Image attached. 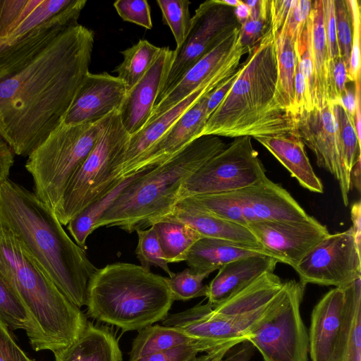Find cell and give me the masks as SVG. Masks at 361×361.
Segmentation results:
<instances>
[{"mask_svg": "<svg viewBox=\"0 0 361 361\" xmlns=\"http://www.w3.org/2000/svg\"><path fill=\"white\" fill-rule=\"evenodd\" d=\"M94 41L90 29L68 26L0 80V135L14 154L27 157L63 122L90 72Z\"/></svg>", "mask_w": 361, "mask_h": 361, "instance_id": "6da1fadb", "label": "cell"}, {"mask_svg": "<svg viewBox=\"0 0 361 361\" xmlns=\"http://www.w3.org/2000/svg\"><path fill=\"white\" fill-rule=\"evenodd\" d=\"M0 226L11 231L25 253L76 307L86 305L97 268L34 192L10 179L0 183Z\"/></svg>", "mask_w": 361, "mask_h": 361, "instance_id": "7a4b0ae2", "label": "cell"}, {"mask_svg": "<svg viewBox=\"0 0 361 361\" xmlns=\"http://www.w3.org/2000/svg\"><path fill=\"white\" fill-rule=\"evenodd\" d=\"M277 59L271 27L248 51L231 90L209 117L200 137L295 135L293 116L276 97Z\"/></svg>", "mask_w": 361, "mask_h": 361, "instance_id": "3957f363", "label": "cell"}, {"mask_svg": "<svg viewBox=\"0 0 361 361\" xmlns=\"http://www.w3.org/2000/svg\"><path fill=\"white\" fill-rule=\"evenodd\" d=\"M0 273L30 317L28 338L35 350L54 353L82 333L88 322L80 308L25 253L13 233L1 226Z\"/></svg>", "mask_w": 361, "mask_h": 361, "instance_id": "277c9868", "label": "cell"}, {"mask_svg": "<svg viewBox=\"0 0 361 361\" xmlns=\"http://www.w3.org/2000/svg\"><path fill=\"white\" fill-rule=\"evenodd\" d=\"M226 146L218 136H202L166 161L147 169L120 194L94 230L117 226L130 233L150 227L178 201L184 181Z\"/></svg>", "mask_w": 361, "mask_h": 361, "instance_id": "5b68a950", "label": "cell"}, {"mask_svg": "<svg viewBox=\"0 0 361 361\" xmlns=\"http://www.w3.org/2000/svg\"><path fill=\"white\" fill-rule=\"evenodd\" d=\"M173 299L165 277L131 263L97 269L89 283V316L123 331H140L162 321Z\"/></svg>", "mask_w": 361, "mask_h": 361, "instance_id": "8992f818", "label": "cell"}, {"mask_svg": "<svg viewBox=\"0 0 361 361\" xmlns=\"http://www.w3.org/2000/svg\"><path fill=\"white\" fill-rule=\"evenodd\" d=\"M102 121L61 123L27 156L25 166L33 180V192L54 214L69 183L94 147Z\"/></svg>", "mask_w": 361, "mask_h": 361, "instance_id": "52a82bcc", "label": "cell"}, {"mask_svg": "<svg viewBox=\"0 0 361 361\" xmlns=\"http://www.w3.org/2000/svg\"><path fill=\"white\" fill-rule=\"evenodd\" d=\"M308 337L312 361H361V277L319 300Z\"/></svg>", "mask_w": 361, "mask_h": 361, "instance_id": "ba28073f", "label": "cell"}, {"mask_svg": "<svg viewBox=\"0 0 361 361\" xmlns=\"http://www.w3.org/2000/svg\"><path fill=\"white\" fill-rule=\"evenodd\" d=\"M130 135L124 129L118 110L102 119L99 137L90 154L69 183L56 212L63 226L85 208L120 183L118 171Z\"/></svg>", "mask_w": 361, "mask_h": 361, "instance_id": "9c48e42d", "label": "cell"}, {"mask_svg": "<svg viewBox=\"0 0 361 361\" xmlns=\"http://www.w3.org/2000/svg\"><path fill=\"white\" fill-rule=\"evenodd\" d=\"M225 220L246 226L256 221H306L313 219L280 185L267 177L235 191L182 199Z\"/></svg>", "mask_w": 361, "mask_h": 361, "instance_id": "30bf717a", "label": "cell"}, {"mask_svg": "<svg viewBox=\"0 0 361 361\" xmlns=\"http://www.w3.org/2000/svg\"><path fill=\"white\" fill-rule=\"evenodd\" d=\"M305 286L295 280L284 282L268 313L250 331L247 341L263 361H309V337L300 313Z\"/></svg>", "mask_w": 361, "mask_h": 361, "instance_id": "8fae6325", "label": "cell"}, {"mask_svg": "<svg viewBox=\"0 0 361 361\" xmlns=\"http://www.w3.org/2000/svg\"><path fill=\"white\" fill-rule=\"evenodd\" d=\"M265 169L251 137H235L182 184L178 200L238 190L266 178Z\"/></svg>", "mask_w": 361, "mask_h": 361, "instance_id": "7c38bea8", "label": "cell"}, {"mask_svg": "<svg viewBox=\"0 0 361 361\" xmlns=\"http://www.w3.org/2000/svg\"><path fill=\"white\" fill-rule=\"evenodd\" d=\"M234 8L217 0L202 3L191 18L189 32L183 44L173 50L170 68L157 103L162 99L205 54L235 28L240 27Z\"/></svg>", "mask_w": 361, "mask_h": 361, "instance_id": "4fadbf2b", "label": "cell"}, {"mask_svg": "<svg viewBox=\"0 0 361 361\" xmlns=\"http://www.w3.org/2000/svg\"><path fill=\"white\" fill-rule=\"evenodd\" d=\"M360 247L352 227L329 234L316 245L294 269L300 282L320 286H345L361 277Z\"/></svg>", "mask_w": 361, "mask_h": 361, "instance_id": "5bb4252c", "label": "cell"}, {"mask_svg": "<svg viewBox=\"0 0 361 361\" xmlns=\"http://www.w3.org/2000/svg\"><path fill=\"white\" fill-rule=\"evenodd\" d=\"M247 227L259 245L278 262L293 269L329 233L314 218L306 221H256Z\"/></svg>", "mask_w": 361, "mask_h": 361, "instance_id": "9a60e30c", "label": "cell"}, {"mask_svg": "<svg viewBox=\"0 0 361 361\" xmlns=\"http://www.w3.org/2000/svg\"><path fill=\"white\" fill-rule=\"evenodd\" d=\"M247 49L236 54L212 78L189 94L179 103L169 109L156 119L146 124L140 131L130 136L128 147L118 171V178L132 173L139 159L147 151L168 129L193 104L212 92L238 69L242 56Z\"/></svg>", "mask_w": 361, "mask_h": 361, "instance_id": "2e32d148", "label": "cell"}, {"mask_svg": "<svg viewBox=\"0 0 361 361\" xmlns=\"http://www.w3.org/2000/svg\"><path fill=\"white\" fill-rule=\"evenodd\" d=\"M126 88L117 76L106 72L87 73L84 78L63 123L94 124L120 107Z\"/></svg>", "mask_w": 361, "mask_h": 361, "instance_id": "e0dca14e", "label": "cell"}, {"mask_svg": "<svg viewBox=\"0 0 361 361\" xmlns=\"http://www.w3.org/2000/svg\"><path fill=\"white\" fill-rule=\"evenodd\" d=\"M295 135L314 153L319 167L342 180L341 144L333 106L304 111L293 117Z\"/></svg>", "mask_w": 361, "mask_h": 361, "instance_id": "ac0fdd59", "label": "cell"}, {"mask_svg": "<svg viewBox=\"0 0 361 361\" xmlns=\"http://www.w3.org/2000/svg\"><path fill=\"white\" fill-rule=\"evenodd\" d=\"M240 27L235 28L201 58L162 99L155 103L147 123L192 93L217 73L236 54L248 48L243 46L240 42Z\"/></svg>", "mask_w": 361, "mask_h": 361, "instance_id": "d6986e66", "label": "cell"}, {"mask_svg": "<svg viewBox=\"0 0 361 361\" xmlns=\"http://www.w3.org/2000/svg\"><path fill=\"white\" fill-rule=\"evenodd\" d=\"M173 50L161 47L146 74L129 90L118 109L121 123L132 135L148 122L161 85L171 66Z\"/></svg>", "mask_w": 361, "mask_h": 361, "instance_id": "ffe728a7", "label": "cell"}, {"mask_svg": "<svg viewBox=\"0 0 361 361\" xmlns=\"http://www.w3.org/2000/svg\"><path fill=\"white\" fill-rule=\"evenodd\" d=\"M188 109L168 130L139 159L132 173L153 168L174 156L200 137L208 120L206 113L208 94Z\"/></svg>", "mask_w": 361, "mask_h": 361, "instance_id": "44dd1931", "label": "cell"}, {"mask_svg": "<svg viewBox=\"0 0 361 361\" xmlns=\"http://www.w3.org/2000/svg\"><path fill=\"white\" fill-rule=\"evenodd\" d=\"M79 14L68 13L34 28L22 37L0 42V80L18 71L66 27L78 24Z\"/></svg>", "mask_w": 361, "mask_h": 361, "instance_id": "7402d4cb", "label": "cell"}, {"mask_svg": "<svg viewBox=\"0 0 361 361\" xmlns=\"http://www.w3.org/2000/svg\"><path fill=\"white\" fill-rule=\"evenodd\" d=\"M159 221L181 223L190 226L202 237L222 239L264 250L247 227L216 216L183 200H178L167 214L159 218L154 224Z\"/></svg>", "mask_w": 361, "mask_h": 361, "instance_id": "603a6c76", "label": "cell"}, {"mask_svg": "<svg viewBox=\"0 0 361 361\" xmlns=\"http://www.w3.org/2000/svg\"><path fill=\"white\" fill-rule=\"evenodd\" d=\"M277 262L272 257L257 255L238 259L225 264L207 285V302L212 307L221 302L262 274L273 272Z\"/></svg>", "mask_w": 361, "mask_h": 361, "instance_id": "cb8c5ba5", "label": "cell"}, {"mask_svg": "<svg viewBox=\"0 0 361 361\" xmlns=\"http://www.w3.org/2000/svg\"><path fill=\"white\" fill-rule=\"evenodd\" d=\"M308 190L323 193L324 186L314 173L302 141L294 135H279L255 138Z\"/></svg>", "mask_w": 361, "mask_h": 361, "instance_id": "d4e9b609", "label": "cell"}, {"mask_svg": "<svg viewBox=\"0 0 361 361\" xmlns=\"http://www.w3.org/2000/svg\"><path fill=\"white\" fill-rule=\"evenodd\" d=\"M54 355L55 361H122V352L114 335L90 322L75 341Z\"/></svg>", "mask_w": 361, "mask_h": 361, "instance_id": "484cf974", "label": "cell"}, {"mask_svg": "<svg viewBox=\"0 0 361 361\" xmlns=\"http://www.w3.org/2000/svg\"><path fill=\"white\" fill-rule=\"evenodd\" d=\"M257 255L270 256L262 250L222 239L202 237L193 245L185 262L193 272L212 273L232 261Z\"/></svg>", "mask_w": 361, "mask_h": 361, "instance_id": "4316f807", "label": "cell"}, {"mask_svg": "<svg viewBox=\"0 0 361 361\" xmlns=\"http://www.w3.org/2000/svg\"><path fill=\"white\" fill-rule=\"evenodd\" d=\"M308 26L314 77L313 107L322 109L329 104V56L322 0L313 1Z\"/></svg>", "mask_w": 361, "mask_h": 361, "instance_id": "83f0119b", "label": "cell"}, {"mask_svg": "<svg viewBox=\"0 0 361 361\" xmlns=\"http://www.w3.org/2000/svg\"><path fill=\"white\" fill-rule=\"evenodd\" d=\"M146 170L143 169L126 176L106 195L85 208L69 221L66 225L67 229L79 247L84 250H87V239L94 231V226L97 221L126 188L140 177Z\"/></svg>", "mask_w": 361, "mask_h": 361, "instance_id": "f1b7e54d", "label": "cell"}, {"mask_svg": "<svg viewBox=\"0 0 361 361\" xmlns=\"http://www.w3.org/2000/svg\"><path fill=\"white\" fill-rule=\"evenodd\" d=\"M332 106L341 144L342 180L339 186L343 204L348 206V193L352 189L350 172L360 158V140L357 137L354 120L346 110L340 104H332Z\"/></svg>", "mask_w": 361, "mask_h": 361, "instance_id": "f546056e", "label": "cell"}, {"mask_svg": "<svg viewBox=\"0 0 361 361\" xmlns=\"http://www.w3.org/2000/svg\"><path fill=\"white\" fill-rule=\"evenodd\" d=\"M275 48L277 59L276 97L293 118L296 55L294 41L284 27L275 36Z\"/></svg>", "mask_w": 361, "mask_h": 361, "instance_id": "4dcf8cb0", "label": "cell"}, {"mask_svg": "<svg viewBox=\"0 0 361 361\" xmlns=\"http://www.w3.org/2000/svg\"><path fill=\"white\" fill-rule=\"evenodd\" d=\"M197 340L172 326L150 325L138 331L132 343L129 361Z\"/></svg>", "mask_w": 361, "mask_h": 361, "instance_id": "1f68e13d", "label": "cell"}, {"mask_svg": "<svg viewBox=\"0 0 361 361\" xmlns=\"http://www.w3.org/2000/svg\"><path fill=\"white\" fill-rule=\"evenodd\" d=\"M152 226L168 264L185 262L193 245L202 238L190 226L178 222L159 221Z\"/></svg>", "mask_w": 361, "mask_h": 361, "instance_id": "d6a6232c", "label": "cell"}, {"mask_svg": "<svg viewBox=\"0 0 361 361\" xmlns=\"http://www.w3.org/2000/svg\"><path fill=\"white\" fill-rule=\"evenodd\" d=\"M157 47L145 39L122 51L123 61L114 70L118 78L125 84L126 90L132 88L148 71L161 51Z\"/></svg>", "mask_w": 361, "mask_h": 361, "instance_id": "836d02e7", "label": "cell"}, {"mask_svg": "<svg viewBox=\"0 0 361 361\" xmlns=\"http://www.w3.org/2000/svg\"><path fill=\"white\" fill-rule=\"evenodd\" d=\"M0 320L12 329L32 333L30 317L23 305L0 273Z\"/></svg>", "mask_w": 361, "mask_h": 361, "instance_id": "e575fe53", "label": "cell"}, {"mask_svg": "<svg viewBox=\"0 0 361 361\" xmlns=\"http://www.w3.org/2000/svg\"><path fill=\"white\" fill-rule=\"evenodd\" d=\"M163 22L167 25L174 37L176 47L185 39L191 25L190 1L188 0H157Z\"/></svg>", "mask_w": 361, "mask_h": 361, "instance_id": "d590c367", "label": "cell"}, {"mask_svg": "<svg viewBox=\"0 0 361 361\" xmlns=\"http://www.w3.org/2000/svg\"><path fill=\"white\" fill-rule=\"evenodd\" d=\"M210 274L209 271L195 273L186 268L174 273L171 277H165V280L173 300L187 301L198 297H206L207 285H204L203 281Z\"/></svg>", "mask_w": 361, "mask_h": 361, "instance_id": "8d00e7d4", "label": "cell"}, {"mask_svg": "<svg viewBox=\"0 0 361 361\" xmlns=\"http://www.w3.org/2000/svg\"><path fill=\"white\" fill-rule=\"evenodd\" d=\"M135 232L138 240L135 254L140 266L148 271H150L152 266H155L164 271L169 277L172 276L174 273L170 270L168 262L164 258L154 226L138 229Z\"/></svg>", "mask_w": 361, "mask_h": 361, "instance_id": "74e56055", "label": "cell"}, {"mask_svg": "<svg viewBox=\"0 0 361 361\" xmlns=\"http://www.w3.org/2000/svg\"><path fill=\"white\" fill-rule=\"evenodd\" d=\"M224 343H225L197 340L192 343L180 345L140 357L133 361H190L199 353L209 352Z\"/></svg>", "mask_w": 361, "mask_h": 361, "instance_id": "f35d334b", "label": "cell"}, {"mask_svg": "<svg viewBox=\"0 0 361 361\" xmlns=\"http://www.w3.org/2000/svg\"><path fill=\"white\" fill-rule=\"evenodd\" d=\"M336 39L339 56L349 68L352 48V21L347 0H334Z\"/></svg>", "mask_w": 361, "mask_h": 361, "instance_id": "ab89813d", "label": "cell"}, {"mask_svg": "<svg viewBox=\"0 0 361 361\" xmlns=\"http://www.w3.org/2000/svg\"><path fill=\"white\" fill-rule=\"evenodd\" d=\"M349 6L352 21V48L348 69V79L354 83L360 81V33L361 11L359 0H347Z\"/></svg>", "mask_w": 361, "mask_h": 361, "instance_id": "60d3db41", "label": "cell"}, {"mask_svg": "<svg viewBox=\"0 0 361 361\" xmlns=\"http://www.w3.org/2000/svg\"><path fill=\"white\" fill-rule=\"evenodd\" d=\"M270 28L269 1H261L260 16L249 18L240 29V39L243 46L251 49Z\"/></svg>", "mask_w": 361, "mask_h": 361, "instance_id": "b9f144b4", "label": "cell"}, {"mask_svg": "<svg viewBox=\"0 0 361 361\" xmlns=\"http://www.w3.org/2000/svg\"><path fill=\"white\" fill-rule=\"evenodd\" d=\"M114 6L123 20L148 30L152 28L150 8L146 0H118Z\"/></svg>", "mask_w": 361, "mask_h": 361, "instance_id": "7bdbcfd3", "label": "cell"}, {"mask_svg": "<svg viewBox=\"0 0 361 361\" xmlns=\"http://www.w3.org/2000/svg\"><path fill=\"white\" fill-rule=\"evenodd\" d=\"M324 30L327 42L329 63L339 56L335 20L334 0H322Z\"/></svg>", "mask_w": 361, "mask_h": 361, "instance_id": "ee69618b", "label": "cell"}, {"mask_svg": "<svg viewBox=\"0 0 361 361\" xmlns=\"http://www.w3.org/2000/svg\"><path fill=\"white\" fill-rule=\"evenodd\" d=\"M0 361H35L17 344L8 328L0 320Z\"/></svg>", "mask_w": 361, "mask_h": 361, "instance_id": "f6af8a7d", "label": "cell"}, {"mask_svg": "<svg viewBox=\"0 0 361 361\" xmlns=\"http://www.w3.org/2000/svg\"><path fill=\"white\" fill-rule=\"evenodd\" d=\"M298 0L269 1L270 27L275 37L288 20L292 8Z\"/></svg>", "mask_w": 361, "mask_h": 361, "instance_id": "bcb514c9", "label": "cell"}, {"mask_svg": "<svg viewBox=\"0 0 361 361\" xmlns=\"http://www.w3.org/2000/svg\"><path fill=\"white\" fill-rule=\"evenodd\" d=\"M239 73L240 67L232 75L208 94L206 105V113L208 118L231 90Z\"/></svg>", "mask_w": 361, "mask_h": 361, "instance_id": "7dc6e473", "label": "cell"}, {"mask_svg": "<svg viewBox=\"0 0 361 361\" xmlns=\"http://www.w3.org/2000/svg\"><path fill=\"white\" fill-rule=\"evenodd\" d=\"M13 164L14 154L0 135V183L8 178Z\"/></svg>", "mask_w": 361, "mask_h": 361, "instance_id": "c3c4849f", "label": "cell"}, {"mask_svg": "<svg viewBox=\"0 0 361 361\" xmlns=\"http://www.w3.org/2000/svg\"><path fill=\"white\" fill-rule=\"evenodd\" d=\"M243 341H244L240 339L230 341L207 352L204 355L196 356L190 361H221L232 348Z\"/></svg>", "mask_w": 361, "mask_h": 361, "instance_id": "681fc988", "label": "cell"}, {"mask_svg": "<svg viewBox=\"0 0 361 361\" xmlns=\"http://www.w3.org/2000/svg\"><path fill=\"white\" fill-rule=\"evenodd\" d=\"M253 345L244 341L232 348L221 361H250L253 355Z\"/></svg>", "mask_w": 361, "mask_h": 361, "instance_id": "f907efd6", "label": "cell"}, {"mask_svg": "<svg viewBox=\"0 0 361 361\" xmlns=\"http://www.w3.org/2000/svg\"><path fill=\"white\" fill-rule=\"evenodd\" d=\"M351 220L354 236L357 244L360 247V235H361V204L360 201L355 202L350 210Z\"/></svg>", "mask_w": 361, "mask_h": 361, "instance_id": "816d5d0a", "label": "cell"}, {"mask_svg": "<svg viewBox=\"0 0 361 361\" xmlns=\"http://www.w3.org/2000/svg\"><path fill=\"white\" fill-rule=\"evenodd\" d=\"M361 85L360 81H357L355 82V116H354V125L355 128V130L357 135V137L359 140H361V111H360V92H361Z\"/></svg>", "mask_w": 361, "mask_h": 361, "instance_id": "f5cc1de1", "label": "cell"}, {"mask_svg": "<svg viewBox=\"0 0 361 361\" xmlns=\"http://www.w3.org/2000/svg\"><path fill=\"white\" fill-rule=\"evenodd\" d=\"M340 104L353 118L355 116V92L347 88L346 92L341 97L340 101L337 103Z\"/></svg>", "mask_w": 361, "mask_h": 361, "instance_id": "db71d44e", "label": "cell"}, {"mask_svg": "<svg viewBox=\"0 0 361 361\" xmlns=\"http://www.w3.org/2000/svg\"><path fill=\"white\" fill-rule=\"evenodd\" d=\"M233 11L240 26L249 19L250 16V10L243 1L237 7L234 8Z\"/></svg>", "mask_w": 361, "mask_h": 361, "instance_id": "11a10c76", "label": "cell"}, {"mask_svg": "<svg viewBox=\"0 0 361 361\" xmlns=\"http://www.w3.org/2000/svg\"><path fill=\"white\" fill-rule=\"evenodd\" d=\"M350 185L351 188L355 187L359 192L360 191V158H359L350 172Z\"/></svg>", "mask_w": 361, "mask_h": 361, "instance_id": "9f6ffc18", "label": "cell"}, {"mask_svg": "<svg viewBox=\"0 0 361 361\" xmlns=\"http://www.w3.org/2000/svg\"><path fill=\"white\" fill-rule=\"evenodd\" d=\"M219 3L228 6L232 8L237 7L240 3L241 0H217Z\"/></svg>", "mask_w": 361, "mask_h": 361, "instance_id": "6f0895ef", "label": "cell"}]
</instances>
